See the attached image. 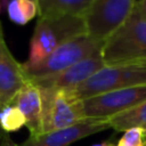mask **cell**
<instances>
[{"instance_id": "6da1fadb", "label": "cell", "mask_w": 146, "mask_h": 146, "mask_svg": "<svg viewBox=\"0 0 146 146\" xmlns=\"http://www.w3.org/2000/svg\"><path fill=\"white\" fill-rule=\"evenodd\" d=\"M86 33V24L82 16L60 15L40 17L30 41L29 58L23 64H38L62 43Z\"/></svg>"}, {"instance_id": "ac0fdd59", "label": "cell", "mask_w": 146, "mask_h": 146, "mask_svg": "<svg viewBox=\"0 0 146 146\" xmlns=\"http://www.w3.org/2000/svg\"><path fill=\"white\" fill-rule=\"evenodd\" d=\"M2 146H17V145L11 140V138L8 135H5L2 138Z\"/></svg>"}, {"instance_id": "30bf717a", "label": "cell", "mask_w": 146, "mask_h": 146, "mask_svg": "<svg viewBox=\"0 0 146 146\" xmlns=\"http://www.w3.org/2000/svg\"><path fill=\"white\" fill-rule=\"evenodd\" d=\"M27 81L23 64L16 60L7 47L0 22V110L11 104Z\"/></svg>"}, {"instance_id": "603a6c76", "label": "cell", "mask_w": 146, "mask_h": 146, "mask_svg": "<svg viewBox=\"0 0 146 146\" xmlns=\"http://www.w3.org/2000/svg\"><path fill=\"white\" fill-rule=\"evenodd\" d=\"M35 1H36V2H38V1H39V0H35Z\"/></svg>"}, {"instance_id": "7402d4cb", "label": "cell", "mask_w": 146, "mask_h": 146, "mask_svg": "<svg viewBox=\"0 0 146 146\" xmlns=\"http://www.w3.org/2000/svg\"><path fill=\"white\" fill-rule=\"evenodd\" d=\"M0 13H1V2H0Z\"/></svg>"}, {"instance_id": "44dd1931", "label": "cell", "mask_w": 146, "mask_h": 146, "mask_svg": "<svg viewBox=\"0 0 146 146\" xmlns=\"http://www.w3.org/2000/svg\"><path fill=\"white\" fill-rule=\"evenodd\" d=\"M143 129H144V132H145V136H146V127H144Z\"/></svg>"}, {"instance_id": "3957f363", "label": "cell", "mask_w": 146, "mask_h": 146, "mask_svg": "<svg viewBox=\"0 0 146 146\" xmlns=\"http://www.w3.org/2000/svg\"><path fill=\"white\" fill-rule=\"evenodd\" d=\"M102 56L106 65L146 59V18L133 8L128 19L105 40Z\"/></svg>"}, {"instance_id": "277c9868", "label": "cell", "mask_w": 146, "mask_h": 146, "mask_svg": "<svg viewBox=\"0 0 146 146\" xmlns=\"http://www.w3.org/2000/svg\"><path fill=\"white\" fill-rule=\"evenodd\" d=\"M105 41L96 40L90 35L82 34L73 38L50 52L44 59L34 65H24L23 68L27 80L44 78L57 74L89 55L100 50Z\"/></svg>"}, {"instance_id": "7c38bea8", "label": "cell", "mask_w": 146, "mask_h": 146, "mask_svg": "<svg viewBox=\"0 0 146 146\" xmlns=\"http://www.w3.org/2000/svg\"><path fill=\"white\" fill-rule=\"evenodd\" d=\"M92 0H39L38 14L40 17L60 15L84 16Z\"/></svg>"}, {"instance_id": "8fae6325", "label": "cell", "mask_w": 146, "mask_h": 146, "mask_svg": "<svg viewBox=\"0 0 146 146\" xmlns=\"http://www.w3.org/2000/svg\"><path fill=\"white\" fill-rule=\"evenodd\" d=\"M24 115L30 136L42 133V103L39 88L27 81L11 102Z\"/></svg>"}, {"instance_id": "9a60e30c", "label": "cell", "mask_w": 146, "mask_h": 146, "mask_svg": "<svg viewBox=\"0 0 146 146\" xmlns=\"http://www.w3.org/2000/svg\"><path fill=\"white\" fill-rule=\"evenodd\" d=\"M25 117L23 113L13 104L7 105L0 110V127L5 132H14L25 125Z\"/></svg>"}, {"instance_id": "7a4b0ae2", "label": "cell", "mask_w": 146, "mask_h": 146, "mask_svg": "<svg viewBox=\"0 0 146 146\" xmlns=\"http://www.w3.org/2000/svg\"><path fill=\"white\" fill-rule=\"evenodd\" d=\"M145 84L146 59L106 65L70 91L76 99L83 100L104 92Z\"/></svg>"}, {"instance_id": "ba28073f", "label": "cell", "mask_w": 146, "mask_h": 146, "mask_svg": "<svg viewBox=\"0 0 146 146\" xmlns=\"http://www.w3.org/2000/svg\"><path fill=\"white\" fill-rule=\"evenodd\" d=\"M110 123L104 119H83L70 127L30 136L17 146H70L84 137L110 129Z\"/></svg>"}, {"instance_id": "9c48e42d", "label": "cell", "mask_w": 146, "mask_h": 146, "mask_svg": "<svg viewBox=\"0 0 146 146\" xmlns=\"http://www.w3.org/2000/svg\"><path fill=\"white\" fill-rule=\"evenodd\" d=\"M104 66H106V64L103 59L100 49L57 74L33 79L29 81H31L40 88L73 89L83 83L84 81H87L90 76H92L99 70H102Z\"/></svg>"}, {"instance_id": "5b68a950", "label": "cell", "mask_w": 146, "mask_h": 146, "mask_svg": "<svg viewBox=\"0 0 146 146\" xmlns=\"http://www.w3.org/2000/svg\"><path fill=\"white\" fill-rule=\"evenodd\" d=\"M38 88L42 103V133L70 127L84 119L82 103L70 89Z\"/></svg>"}, {"instance_id": "8992f818", "label": "cell", "mask_w": 146, "mask_h": 146, "mask_svg": "<svg viewBox=\"0 0 146 146\" xmlns=\"http://www.w3.org/2000/svg\"><path fill=\"white\" fill-rule=\"evenodd\" d=\"M137 0H92L83 19L87 34L100 41L110 38L131 15Z\"/></svg>"}, {"instance_id": "52a82bcc", "label": "cell", "mask_w": 146, "mask_h": 146, "mask_svg": "<svg viewBox=\"0 0 146 146\" xmlns=\"http://www.w3.org/2000/svg\"><path fill=\"white\" fill-rule=\"evenodd\" d=\"M146 100V84L117 89L81 100L84 119L107 120Z\"/></svg>"}, {"instance_id": "4fadbf2b", "label": "cell", "mask_w": 146, "mask_h": 146, "mask_svg": "<svg viewBox=\"0 0 146 146\" xmlns=\"http://www.w3.org/2000/svg\"><path fill=\"white\" fill-rule=\"evenodd\" d=\"M110 127L116 131L146 127V100L139 105L107 119Z\"/></svg>"}, {"instance_id": "e0dca14e", "label": "cell", "mask_w": 146, "mask_h": 146, "mask_svg": "<svg viewBox=\"0 0 146 146\" xmlns=\"http://www.w3.org/2000/svg\"><path fill=\"white\" fill-rule=\"evenodd\" d=\"M135 10L144 18H146V0H137Z\"/></svg>"}, {"instance_id": "5bb4252c", "label": "cell", "mask_w": 146, "mask_h": 146, "mask_svg": "<svg viewBox=\"0 0 146 146\" xmlns=\"http://www.w3.org/2000/svg\"><path fill=\"white\" fill-rule=\"evenodd\" d=\"M7 13L11 22L24 25L38 14V2L35 0H9Z\"/></svg>"}, {"instance_id": "d6986e66", "label": "cell", "mask_w": 146, "mask_h": 146, "mask_svg": "<svg viewBox=\"0 0 146 146\" xmlns=\"http://www.w3.org/2000/svg\"><path fill=\"white\" fill-rule=\"evenodd\" d=\"M92 146H114L113 144L108 143V141H105V143H102V144H96V145H92Z\"/></svg>"}, {"instance_id": "2e32d148", "label": "cell", "mask_w": 146, "mask_h": 146, "mask_svg": "<svg viewBox=\"0 0 146 146\" xmlns=\"http://www.w3.org/2000/svg\"><path fill=\"white\" fill-rule=\"evenodd\" d=\"M144 138L145 132L143 128H131L124 131L114 146H144Z\"/></svg>"}, {"instance_id": "ffe728a7", "label": "cell", "mask_w": 146, "mask_h": 146, "mask_svg": "<svg viewBox=\"0 0 146 146\" xmlns=\"http://www.w3.org/2000/svg\"><path fill=\"white\" fill-rule=\"evenodd\" d=\"M144 146H146V136H145V138H144Z\"/></svg>"}]
</instances>
